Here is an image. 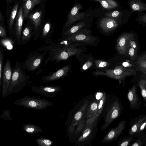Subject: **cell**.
Segmentation results:
<instances>
[{"label":"cell","mask_w":146,"mask_h":146,"mask_svg":"<svg viewBox=\"0 0 146 146\" xmlns=\"http://www.w3.org/2000/svg\"><path fill=\"white\" fill-rule=\"evenodd\" d=\"M121 107L118 100L115 101L109 106L106 116L105 123L101 128V130L107 128L114 120L119 116L121 111Z\"/></svg>","instance_id":"obj_9"},{"label":"cell","mask_w":146,"mask_h":146,"mask_svg":"<svg viewBox=\"0 0 146 146\" xmlns=\"http://www.w3.org/2000/svg\"><path fill=\"white\" fill-rule=\"evenodd\" d=\"M96 1L100 3L102 7L106 10H111L117 7L118 3L114 0H89Z\"/></svg>","instance_id":"obj_29"},{"label":"cell","mask_w":146,"mask_h":146,"mask_svg":"<svg viewBox=\"0 0 146 146\" xmlns=\"http://www.w3.org/2000/svg\"><path fill=\"white\" fill-rule=\"evenodd\" d=\"M121 23L116 20L105 17L100 20L99 25L103 31L108 33L116 29Z\"/></svg>","instance_id":"obj_18"},{"label":"cell","mask_w":146,"mask_h":146,"mask_svg":"<svg viewBox=\"0 0 146 146\" xmlns=\"http://www.w3.org/2000/svg\"><path fill=\"white\" fill-rule=\"evenodd\" d=\"M99 103L95 101L93 102L89 106L87 112L88 117H92L95 113L97 110Z\"/></svg>","instance_id":"obj_33"},{"label":"cell","mask_w":146,"mask_h":146,"mask_svg":"<svg viewBox=\"0 0 146 146\" xmlns=\"http://www.w3.org/2000/svg\"><path fill=\"white\" fill-rule=\"evenodd\" d=\"M48 51L47 47L44 45L31 52L22 64L23 68L30 72L37 70L41 65L44 58Z\"/></svg>","instance_id":"obj_3"},{"label":"cell","mask_w":146,"mask_h":146,"mask_svg":"<svg viewBox=\"0 0 146 146\" xmlns=\"http://www.w3.org/2000/svg\"><path fill=\"white\" fill-rule=\"evenodd\" d=\"M25 26L23 29L20 38V45H23L27 43L34 36L35 28L30 20L27 19Z\"/></svg>","instance_id":"obj_16"},{"label":"cell","mask_w":146,"mask_h":146,"mask_svg":"<svg viewBox=\"0 0 146 146\" xmlns=\"http://www.w3.org/2000/svg\"><path fill=\"white\" fill-rule=\"evenodd\" d=\"M17 0H5L6 4V11L8 10L11 3L15 2Z\"/></svg>","instance_id":"obj_46"},{"label":"cell","mask_w":146,"mask_h":146,"mask_svg":"<svg viewBox=\"0 0 146 146\" xmlns=\"http://www.w3.org/2000/svg\"><path fill=\"white\" fill-rule=\"evenodd\" d=\"M88 103V101H85L80 110L75 115L69 129L70 134H72L74 133V127L81 119Z\"/></svg>","instance_id":"obj_24"},{"label":"cell","mask_w":146,"mask_h":146,"mask_svg":"<svg viewBox=\"0 0 146 146\" xmlns=\"http://www.w3.org/2000/svg\"><path fill=\"white\" fill-rule=\"evenodd\" d=\"M135 49H137L129 46L127 51L128 52V54L130 57H133L135 56Z\"/></svg>","instance_id":"obj_43"},{"label":"cell","mask_w":146,"mask_h":146,"mask_svg":"<svg viewBox=\"0 0 146 146\" xmlns=\"http://www.w3.org/2000/svg\"><path fill=\"white\" fill-rule=\"evenodd\" d=\"M95 65L97 68H104L108 65V63L105 61L99 60L94 61Z\"/></svg>","instance_id":"obj_41"},{"label":"cell","mask_w":146,"mask_h":146,"mask_svg":"<svg viewBox=\"0 0 146 146\" xmlns=\"http://www.w3.org/2000/svg\"><path fill=\"white\" fill-rule=\"evenodd\" d=\"M131 11L133 12L146 11V3L142 0H127Z\"/></svg>","instance_id":"obj_25"},{"label":"cell","mask_w":146,"mask_h":146,"mask_svg":"<svg viewBox=\"0 0 146 146\" xmlns=\"http://www.w3.org/2000/svg\"><path fill=\"white\" fill-rule=\"evenodd\" d=\"M145 128H146V119L142 123L140 126L138 131L137 135L141 133Z\"/></svg>","instance_id":"obj_44"},{"label":"cell","mask_w":146,"mask_h":146,"mask_svg":"<svg viewBox=\"0 0 146 146\" xmlns=\"http://www.w3.org/2000/svg\"><path fill=\"white\" fill-rule=\"evenodd\" d=\"M82 8V6L80 3H76L74 5L67 16L66 21L63 27H68L84 17L86 13L79 12Z\"/></svg>","instance_id":"obj_11"},{"label":"cell","mask_w":146,"mask_h":146,"mask_svg":"<svg viewBox=\"0 0 146 146\" xmlns=\"http://www.w3.org/2000/svg\"><path fill=\"white\" fill-rule=\"evenodd\" d=\"M13 104L16 105L22 106L25 108L42 110L49 106H54L53 103L43 98L26 96L16 100Z\"/></svg>","instance_id":"obj_4"},{"label":"cell","mask_w":146,"mask_h":146,"mask_svg":"<svg viewBox=\"0 0 146 146\" xmlns=\"http://www.w3.org/2000/svg\"><path fill=\"white\" fill-rule=\"evenodd\" d=\"M131 12L126 11L115 10L106 13V17L116 20L122 23L123 19L128 21L130 16Z\"/></svg>","instance_id":"obj_23"},{"label":"cell","mask_w":146,"mask_h":146,"mask_svg":"<svg viewBox=\"0 0 146 146\" xmlns=\"http://www.w3.org/2000/svg\"><path fill=\"white\" fill-rule=\"evenodd\" d=\"M146 119V115H141L131 121L129 132V135H133L135 137L137 136L138 130L142 123Z\"/></svg>","instance_id":"obj_22"},{"label":"cell","mask_w":146,"mask_h":146,"mask_svg":"<svg viewBox=\"0 0 146 146\" xmlns=\"http://www.w3.org/2000/svg\"><path fill=\"white\" fill-rule=\"evenodd\" d=\"M92 62L90 61H87L83 66L82 69L84 70H86L90 67L92 65Z\"/></svg>","instance_id":"obj_45"},{"label":"cell","mask_w":146,"mask_h":146,"mask_svg":"<svg viewBox=\"0 0 146 146\" xmlns=\"http://www.w3.org/2000/svg\"><path fill=\"white\" fill-rule=\"evenodd\" d=\"M126 124L125 120L121 121L116 127L110 130L105 136L102 142L107 143L116 139L124 130Z\"/></svg>","instance_id":"obj_15"},{"label":"cell","mask_w":146,"mask_h":146,"mask_svg":"<svg viewBox=\"0 0 146 146\" xmlns=\"http://www.w3.org/2000/svg\"><path fill=\"white\" fill-rule=\"evenodd\" d=\"M11 38L13 37L1 38V44L7 49H11L13 47L15 42L14 40Z\"/></svg>","instance_id":"obj_31"},{"label":"cell","mask_w":146,"mask_h":146,"mask_svg":"<svg viewBox=\"0 0 146 146\" xmlns=\"http://www.w3.org/2000/svg\"><path fill=\"white\" fill-rule=\"evenodd\" d=\"M22 64L16 61L7 92V95L18 93L27 84L30 77L25 72Z\"/></svg>","instance_id":"obj_2"},{"label":"cell","mask_w":146,"mask_h":146,"mask_svg":"<svg viewBox=\"0 0 146 146\" xmlns=\"http://www.w3.org/2000/svg\"><path fill=\"white\" fill-rule=\"evenodd\" d=\"M19 6V1L17 0L12 5H10L8 10L6 11L8 29L10 36L13 38L15 36L14 23Z\"/></svg>","instance_id":"obj_8"},{"label":"cell","mask_w":146,"mask_h":146,"mask_svg":"<svg viewBox=\"0 0 146 146\" xmlns=\"http://www.w3.org/2000/svg\"><path fill=\"white\" fill-rule=\"evenodd\" d=\"M46 2L47 1H45L37 8L33 9L29 13L27 17V19L30 20L35 27V33L44 21Z\"/></svg>","instance_id":"obj_7"},{"label":"cell","mask_w":146,"mask_h":146,"mask_svg":"<svg viewBox=\"0 0 146 146\" xmlns=\"http://www.w3.org/2000/svg\"><path fill=\"white\" fill-rule=\"evenodd\" d=\"M11 111L8 110H5L2 113L0 116V118H3L5 121H10L13 119L10 116Z\"/></svg>","instance_id":"obj_40"},{"label":"cell","mask_w":146,"mask_h":146,"mask_svg":"<svg viewBox=\"0 0 146 146\" xmlns=\"http://www.w3.org/2000/svg\"><path fill=\"white\" fill-rule=\"evenodd\" d=\"M90 31L84 29H81L75 34L68 36L66 39L71 42H77L92 43L95 38L89 35Z\"/></svg>","instance_id":"obj_13"},{"label":"cell","mask_w":146,"mask_h":146,"mask_svg":"<svg viewBox=\"0 0 146 146\" xmlns=\"http://www.w3.org/2000/svg\"><path fill=\"white\" fill-rule=\"evenodd\" d=\"M145 145L146 146V139H145Z\"/></svg>","instance_id":"obj_49"},{"label":"cell","mask_w":146,"mask_h":146,"mask_svg":"<svg viewBox=\"0 0 146 146\" xmlns=\"http://www.w3.org/2000/svg\"><path fill=\"white\" fill-rule=\"evenodd\" d=\"M20 5L23 9L24 21L26 20L29 13L35 7L43 3L44 0H19Z\"/></svg>","instance_id":"obj_17"},{"label":"cell","mask_w":146,"mask_h":146,"mask_svg":"<svg viewBox=\"0 0 146 146\" xmlns=\"http://www.w3.org/2000/svg\"><path fill=\"white\" fill-rule=\"evenodd\" d=\"M31 90L35 92L48 98H53L61 90L60 86L54 85L32 86Z\"/></svg>","instance_id":"obj_12"},{"label":"cell","mask_w":146,"mask_h":146,"mask_svg":"<svg viewBox=\"0 0 146 146\" xmlns=\"http://www.w3.org/2000/svg\"><path fill=\"white\" fill-rule=\"evenodd\" d=\"M106 94L105 93L104 94L102 98L101 99L99 103L97 110L95 114L92 116V118L89 119L88 123L89 124L94 122L96 118L101 114L106 101Z\"/></svg>","instance_id":"obj_26"},{"label":"cell","mask_w":146,"mask_h":146,"mask_svg":"<svg viewBox=\"0 0 146 146\" xmlns=\"http://www.w3.org/2000/svg\"><path fill=\"white\" fill-rule=\"evenodd\" d=\"M122 66L125 67H129L131 64L127 62H124L122 63Z\"/></svg>","instance_id":"obj_48"},{"label":"cell","mask_w":146,"mask_h":146,"mask_svg":"<svg viewBox=\"0 0 146 146\" xmlns=\"http://www.w3.org/2000/svg\"><path fill=\"white\" fill-rule=\"evenodd\" d=\"M92 131L91 128L88 127L84 131L82 135L79 139L78 142H81L84 141L88 138Z\"/></svg>","instance_id":"obj_38"},{"label":"cell","mask_w":146,"mask_h":146,"mask_svg":"<svg viewBox=\"0 0 146 146\" xmlns=\"http://www.w3.org/2000/svg\"><path fill=\"white\" fill-rule=\"evenodd\" d=\"M104 94L100 92H97L96 95V98L98 100L101 99L103 97Z\"/></svg>","instance_id":"obj_47"},{"label":"cell","mask_w":146,"mask_h":146,"mask_svg":"<svg viewBox=\"0 0 146 146\" xmlns=\"http://www.w3.org/2000/svg\"><path fill=\"white\" fill-rule=\"evenodd\" d=\"M145 138L139 137L131 145V146H142L145 143Z\"/></svg>","instance_id":"obj_42"},{"label":"cell","mask_w":146,"mask_h":146,"mask_svg":"<svg viewBox=\"0 0 146 146\" xmlns=\"http://www.w3.org/2000/svg\"><path fill=\"white\" fill-rule=\"evenodd\" d=\"M133 69L129 67L120 66L113 69H106L102 71H97L95 73L97 75H102L118 80L121 83L125 77L134 74Z\"/></svg>","instance_id":"obj_5"},{"label":"cell","mask_w":146,"mask_h":146,"mask_svg":"<svg viewBox=\"0 0 146 146\" xmlns=\"http://www.w3.org/2000/svg\"><path fill=\"white\" fill-rule=\"evenodd\" d=\"M136 20L138 22L146 25V12H139Z\"/></svg>","instance_id":"obj_39"},{"label":"cell","mask_w":146,"mask_h":146,"mask_svg":"<svg viewBox=\"0 0 146 146\" xmlns=\"http://www.w3.org/2000/svg\"><path fill=\"white\" fill-rule=\"evenodd\" d=\"M137 64L139 70L146 75V59L141 58L137 61Z\"/></svg>","instance_id":"obj_36"},{"label":"cell","mask_w":146,"mask_h":146,"mask_svg":"<svg viewBox=\"0 0 146 146\" xmlns=\"http://www.w3.org/2000/svg\"><path fill=\"white\" fill-rule=\"evenodd\" d=\"M23 10L22 7L19 6V9L15 19L14 23V29L15 36V40L17 43L20 45V38L23 30Z\"/></svg>","instance_id":"obj_19"},{"label":"cell","mask_w":146,"mask_h":146,"mask_svg":"<svg viewBox=\"0 0 146 146\" xmlns=\"http://www.w3.org/2000/svg\"><path fill=\"white\" fill-rule=\"evenodd\" d=\"M134 35L131 33H125L119 38L117 41L116 49L119 53L124 54L127 52L131 40L134 37Z\"/></svg>","instance_id":"obj_14"},{"label":"cell","mask_w":146,"mask_h":146,"mask_svg":"<svg viewBox=\"0 0 146 146\" xmlns=\"http://www.w3.org/2000/svg\"><path fill=\"white\" fill-rule=\"evenodd\" d=\"M141 94L142 97L146 104V81L141 80L139 82Z\"/></svg>","instance_id":"obj_37"},{"label":"cell","mask_w":146,"mask_h":146,"mask_svg":"<svg viewBox=\"0 0 146 146\" xmlns=\"http://www.w3.org/2000/svg\"><path fill=\"white\" fill-rule=\"evenodd\" d=\"M86 23L80 21L72 27L69 28L62 33V34L65 36H70L76 33L83 28L85 25Z\"/></svg>","instance_id":"obj_27"},{"label":"cell","mask_w":146,"mask_h":146,"mask_svg":"<svg viewBox=\"0 0 146 146\" xmlns=\"http://www.w3.org/2000/svg\"><path fill=\"white\" fill-rule=\"evenodd\" d=\"M69 65H66L57 71L50 73L48 75L42 77V80L45 82H49L63 77L68 74L70 69Z\"/></svg>","instance_id":"obj_20"},{"label":"cell","mask_w":146,"mask_h":146,"mask_svg":"<svg viewBox=\"0 0 146 146\" xmlns=\"http://www.w3.org/2000/svg\"><path fill=\"white\" fill-rule=\"evenodd\" d=\"M54 25L50 19L44 20L35 32L34 36L35 42L38 38L45 42L53 39L52 37L54 32Z\"/></svg>","instance_id":"obj_6"},{"label":"cell","mask_w":146,"mask_h":146,"mask_svg":"<svg viewBox=\"0 0 146 146\" xmlns=\"http://www.w3.org/2000/svg\"><path fill=\"white\" fill-rule=\"evenodd\" d=\"M36 141L39 146H52L53 143V141L46 138H38L36 139Z\"/></svg>","instance_id":"obj_32"},{"label":"cell","mask_w":146,"mask_h":146,"mask_svg":"<svg viewBox=\"0 0 146 146\" xmlns=\"http://www.w3.org/2000/svg\"><path fill=\"white\" fill-rule=\"evenodd\" d=\"M45 45L48 50V56L43 66L49 61H55L57 63L66 60L71 56L76 54L78 52L77 49L74 47L64 45L62 40L52 39L46 42Z\"/></svg>","instance_id":"obj_1"},{"label":"cell","mask_w":146,"mask_h":146,"mask_svg":"<svg viewBox=\"0 0 146 146\" xmlns=\"http://www.w3.org/2000/svg\"><path fill=\"white\" fill-rule=\"evenodd\" d=\"M0 37L1 38L7 37V31L5 23V18L0 11Z\"/></svg>","instance_id":"obj_30"},{"label":"cell","mask_w":146,"mask_h":146,"mask_svg":"<svg viewBox=\"0 0 146 146\" xmlns=\"http://www.w3.org/2000/svg\"><path fill=\"white\" fill-rule=\"evenodd\" d=\"M23 128L26 133L30 134L41 133L43 131L42 129L40 127L31 123L24 125Z\"/></svg>","instance_id":"obj_28"},{"label":"cell","mask_w":146,"mask_h":146,"mask_svg":"<svg viewBox=\"0 0 146 146\" xmlns=\"http://www.w3.org/2000/svg\"><path fill=\"white\" fill-rule=\"evenodd\" d=\"M13 71L10 60L8 58L4 65L2 75V95L4 98L8 96L7 93Z\"/></svg>","instance_id":"obj_10"},{"label":"cell","mask_w":146,"mask_h":146,"mask_svg":"<svg viewBox=\"0 0 146 146\" xmlns=\"http://www.w3.org/2000/svg\"><path fill=\"white\" fill-rule=\"evenodd\" d=\"M135 137L133 135H129L128 136L123 137L119 141L118 145L119 146H128Z\"/></svg>","instance_id":"obj_35"},{"label":"cell","mask_w":146,"mask_h":146,"mask_svg":"<svg viewBox=\"0 0 146 146\" xmlns=\"http://www.w3.org/2000/svg\"><path fill=\"white\" fill-rule=\"evenodd\" d=\"M127 97L132 109L136 110L139 108L141 101L137 94L136 87L135 85H133L128 91Z\"/></svg>","instance_id":"obj_21"},{"label":"cell","mask_w":146,"mask_h":146,"mask_svg":"<svg viewBox=\"0 0 146 146\" xmlns=\"http://www.w3.org/2000/svg\"><path fill=\"white\" fill-rule=\"evenodd\" d=\"M4 52L2 46L0 48V87L1 88L2 83V75L4 66L3 58Z\"/></svg>","instance_id":"obj_34"}]
</instances>
